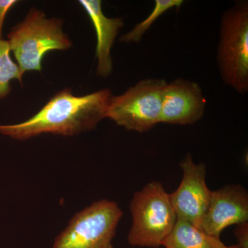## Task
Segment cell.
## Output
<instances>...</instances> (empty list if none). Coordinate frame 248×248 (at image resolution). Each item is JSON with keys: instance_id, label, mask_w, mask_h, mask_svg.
Returning a JSON list of instances; mask_svg holds the SVG:
<instances>
[{"instance_id": "obj_3", "label": "cell", "mask_w": 248, "mask_h": 248, "mask_svg": "<svg viewBox=\"0 0 248 248\" xmlns=\"http://www.w3.org/2000/svg\"><path fill=\"white\" fill-rule=\"evenodd\" d=\"M133 224L129 244L135 247L157 248L162 246L177 221V217L160 182L147 184L135 192L130 204Z\"/></svg>"}, {"instance_id": "obj_2", "label": "cell", "mask_w": 248, "mask_h": 248, "mask_svg": "<svg viewBox=\"0 0 248 248\" xmlns=\"http://www.w3.org/2000/svg\"><path fill=\"white\" fill-rule=\"evenodd\" d=\"M62 27L61 19L47 18L42 11L32 8L25 19L13 27L8 42L23 75L42 71V60L50 50L71 48V41Z\"/></svg>"}, {"instance_id": "obj_8", "label": "cell", "mask_w": 248, "mask_h": 248, "mask_svg": "<svg viewBox=\"0 0 248 248\" xmlns=\"http://www.w3.org/2000/svg\"><path fill=\"white\" fill-rule=\"evenodd\" d=\"M205 107L206 99L200 84L190 80H173L164 89L161 123L192 125L203 117Z\"/></svg>"}, {"instance_id": "obj_16", "label": "cell", "mask_w": 248, "mask_h": 248, "mask_svg": "<svg viewBox=\"0 0 248 248\" xmlns=\"http://www.w3.org/2000/svg\"><path fill=\"white\" fill-rule=\"evenodd\" d=\"M224 248H242L240 247V246L236 245V246H226Z\"/></svg>"}, {"instance_id": "obj_9", "label": "cell", "mask_w": 248, "mask_h": 248, "mask_svg": "<svg viewBox=\"0 0 248 248\" xmlns=\"http://www.w3.org/2000/svg\"><path fill=\"white\" fill-rule=\"evenodd\" d=\"M248 192L240 185H229L212 191L201 228L220 237L228 227L248 222Z\"/></svg>"}, {"instance_id": "obj_15", "label": "cell", "mask_w": 248, "mask_h": 248, "mask_svg": "<svg viewBox=\"0 0 248 248\" xmlns=\"http://www.w3.org/2000/svg\"><path fill=\"white\" fill-rule=\"evenodd\" d=\"M235 236L238 240V246L242 248H248V222L238 225L235 231Z\"/></svg>"}, {"instance_id": "obj_12", "label": "cell", "mask_w": 248, "mask_h": 248, "mask_svg": "<svg viewBox=\"0 0 248 248\" xmlns=\"http://www.w3.org/2000/svg\"><path fill=\"white\" fill-rule=\"evenodd\" d=\"M153 11L142 22L136 24L133 29L121 37L120 41L125 44L140 43L142 37L149 30L155 21L164 13L173 8H179L184 3L183 0H155Z\"/></svg>"}, {"instance_id": "obj_1", "label": "cell", "mask_w": 248, "mask_h": 248, "mask_svg": "<svg viewBox=\"0 0 248 248\" xmlns=\"http://www.w3.org/2000/svg\"><path fill=\"white\" fill-rule=\"evenodd\" d=\"M112 97L108 89L84 96L74 95L71 89H65L25 122L0 125V134L23 141L44 133L73 136L91 131L107 118Z\"/></svg>"}, {"instance_id": "obj_10", "label": "cell", "mask_w": 248, "mask_h": 248, "mask_svg": "<svg viewBox=\"0 0 248 248\" xmlns=\"http://www.w3.org/2000/svg\"><path fill=\"white\" fill-rule=\"evenodd\" d=\"M79 3L89 15L97 34V75L107 78L112 73L111 49L119 31L124 26L123 20L120 18L107 17L103 12L100 0H80Z\"/></svg>"}, {"instance_id": "obj_7", "label": "cell", "mask_w": 248, "mask_h": 248, "mask_svg": "<svg viewBox=\"0 0 248 248\" xmlns=\"http://www.w3.org/2000/svg\"><path fill=\"white\" fill-rule=\"evenodd\" d=\"M181 167L182 182L170 194V200L177 218L201 228L212 193L205 182L206 167L203 163L195 164L190 154L186 156Z\"/></svg>"}, {"instance_id": "obj_6", "label": "cell", "mask_w": 248, "mask_h": 248, "mask_svg": "<svg viewBox=\"0 0 248 248\" xmlns=\"http://www.w3.org/2000/svg\"><path fill=\"white\" fill-rule=\"evenodd\" d=\"M123 213L115 202L98 201L77 213L54 243L53 248H112Z\"/></svg>"}, {"instance_id": "obj_11", "label": "cell", "mask_w": 248, "mask_h": 248, "mask_svg": "<svg viewBox=\"0 0 248 248\" xmlns=\"http://www.w3.org/2000/svg\"><path fill=\"white\" fill-rule=\"evenodd\" d=\"M166 248H224L220 237L205 232L202 228L179 219L162 244Z\"/></svg>"}, {"instance_id": "obj_4", "label": "cell", "mask_w": 248, "mask_h": 248, "mask_svg": "<svg viewBox=\"0 0 248 248\" xmlns=\"http://www.w3.org/2000/svg\"><path fill=\"white\" fill-rule=\"evenodd\" d=\"M217 63L223 82L241 94L248 91V2L237 1L222 16Z\"/></svg>"}, {"instance_id": "obj_5", "label": "cell", "mask_w": 248, "mask_h": 248, "mask_svg": "<svg viewBox=\"0 0 248 248\" xmlns=\"http://www.w3.org/2000/svg\"><path fill=\"white\" fill-rule=\"evenodd\" d=\"M167 82L162 79L141 80L125 93L112 95L107 118L130 131L146 133L161 123L163 95Z\"/></svg>"}, {"instance_id": "obj_14", "label": "cell", "mask_w": 248, "mask_h": 248, "mask_svg": "<svg viewBox=\"0 0 248 248\" xmlns=\"http://www.w3.org/2000/svg\"><path fill=\"white\" fill-rule=\"evenodd\" d=\"M17 2L16 0H0V40H2V30L5 17L10 10Z\"/></svg>"}, {"instance_id": "obj_13", "label": "cell", "mask_w": 248, "mask_h": 248, "mask_svg": "<svg viewBox=\"0 0 248 248\" xmlns=\"http://www.w3.org/2000/svg\"><path fill=\"white\" fill-rule=\"evenodd\" d=\"M11 51L9 42L0 40V99L6 97L11 92V80L22 81L23 74L19 66L11 60Z\"/></svg>"}]
</instances>
